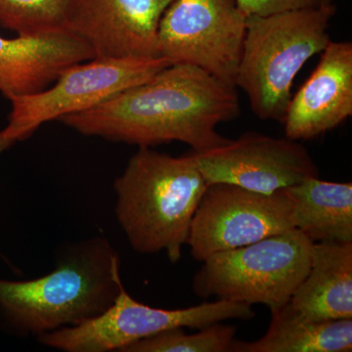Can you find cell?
Masks as SVG:
<instances>
[{
    "label": "cell",
    "instance_id": "cell-1",
    "mask_svg": "<svg viewBox=\"0 0 352 352\" xmlns=\"http://www.w3.org/2000/svg\"><path fill=\"white\" fill-rule=\"evenodd\" d=\"M236 87L189 65L166 67L146 82L59 120L87 136L138 147L185 143L193 151L226 144L217 126L240 115Z\"/></svg>",
    "mask_w": 352,
    "mask_h": 352
},
{
    "label": "cell",
    "instance_id": "cell-2",
    "mask_svg": "<svg viewBox=\"0 0 352 352\" xmlns=\"http://www.w3.org/2000/svg\"><path fill=\"white\" fill-rule=\"evenodd\" d=\"M124 287L119 252L103 236L62 248L54 270L25 281L0 279V323L21 336L43 335L103 314Z\"/></svg>",
    "mask_w": 352,
    "mask_h": 352
},
{
    "label": "cell",
    "instance_id": "cell-3",
    "mask_svg": "<svg viewBox=\"0 0 352 352\" xmlns=\"http://www.w3.org/2000/svg\"><path fill=\"white\" fill-rule=\"evenodd\" d=\"M208 186L191 153L173 157L138 147L113 183L116 217L132 249L164 252L177 263Z\"/></svg>",
    "mask_w": 352,
    "mask_h": 352
},
{
    "label": "cell",
    "instance_id": "cell-4",
    "mask_svg": "<svg viewBox=\"0 0 352 352\" xmlns=\"http://www.w3.org/2000/svg\"><path fill=\"white\" fill-rule=\"evenodd\" d=\"M337 6L248 16L235 87L263 120H283L292 87L310 58L330 43L329 28Z\"/></svg>",
    "mask_w": 352,
    "mask_h": 352
},
{
    "label": "cell",
    "instance_id": "cell-5",
    "mask_svg": "<svg viewBox=\"0 0 352 352\" xmlns=\"http://www.w3.org/2000/svg\"><path fill=\"white\" fill-rule=\"evenodd\" d=\"M314 243L294 228L206 258L192 281L201 298L214 296L270 311L289 302L307 276Z\"/></svg>",
    "mask_w": 352,
    "mask_h": 352
},
{
    "label": "cell",
    "instance_id": "cell-6",
    "mask_svg": "<svg viewBox=\"0 0 352 352\" xmlns=\"http://www.w3.org/2000/svg\"><path fill=\"white\" fill-rule=\"evenodd\" d=\"M256 317L252 305L217 300L195 307L164 309L143 305L132 298L124 287L103 314L76 326L38 336L44 346L65 352H122L138 340L175 328L201 329L238 319Z\"/></svg>",
    "mask_w": 352,
    "mask_h": 352
},
{
    "label": "cell",
    "instance_id": "cell-7",
    "mask_svg": "<svg viewBox=\"0 0 352 352\" xmlns=\"http://www.w3.org/2000/svg\"><path fill=\"white\" fill-rule=\"evenodd\" d=\"M170 65L163 57L94 58L72 65L45 89L9 98L12 108L0 135L14 143L25 140L45 122L94 108Z\"/></svg>",
    "mask_w": 352,
    "mask_h": 352
},
{
    "label": "cell",
    "instance_id": "cell-8",
    "mask_svg": "<svg viewBox=\"0 0 352 352\" xmlns=\"http://www.w3.org/2000/svg\"><path fill=\"white\" fill-rule=\"evenodd\" d=\"M247 17L235 0H173L159 25L160 56L235 87Z\"/></svg>",
    "mask_w": 352,
    "mask_h": 352
},
{
    "label": "cell",
    "instance_id": "cell-9",
    "mask_svg": "<svg viewBox=\"0 0 352 352\" xmlns=\"http://www.w3.org/2000/svg\"><path fill=\"white\" fill-rule=\"evenodd\" d=\"M295 228L283 190L261 194L228 183L208 184L197 208L187 245L203 263L220 252L237 249Z\"/></svg>",
    "mask_w": 352,
    "mask_h": 352
},
{
    "label": "cell",
    "instance_id": "cell-10",
    "mask_svg": "<svg viewBox=\"0 0 352 352\" xmlns=\"http://www.w3.org/2000/svg\"><path fill=\"white\" fill-rule=\"evenodd\" d=\"M190 153L208 184L228 183L270 195L319 177L307 148L288 138L249 131L219 147Z\"/></svg>",
    "mask_w": 352,
    "mask_h": 352
},
{
    "label": "cell",
    "instance_id": "cell-11",
    "mask_svg": "<svg viewBox=\"0 0 352 352\" xmlns=\"http://www.w3.org/2000/svg\"><path fill=\"white\" fill-rule=\"evenodd\" d=\"M173 0H71L67 29L99 59L161 57L157 31Z\"/></svg>",
    "mask_w": 352,
    "mask_h": 352
},
{
    "label": "cell",
    "instance_id": "cell-12",
    "mask_svg": "<svg viewBox=\"0 0 352 352\" xmlns=\"http://www.w3.org/2000/svg\"><path fill=\"white\" fill-rule=\"evenodd\" d=\"M352 115V43L332 41L287 109L282 122L286 138L309 140L346 122Z\"/></svg>",
    "mask_w": 352,
    "mask_h": 352
},
{
    "label": "cell",
    "instance_id": "cell-13",
    "mask_svg": "<svg viewBox=\"0 0 352 352\" xmlns=\"http://www.w3.org/2000/svg\"><path fill=\"white\" fill-rule=\"evenodd\" d=\"M94 53L69 31L36 36H0V92L6 97L41 91L72 65L94 59Z\"/></svg>",
    "mask_w": 352,
    "mask_h": 352
},
{
    "label": "cell",
    "instance_id": "cell-14",
    "mask_svg": "<svg viewBox=\"0 0 352 352\" xmlns=\"http://www.w3.org/2000/svg\"><path fill=\"white\" fill-rule=\"evenodd\" d=\"M289 303L314 320L352 319V242L314 243L309 270Z\"/></svg>",
    "mask_w": 352,
    "mask_h": 352
},
{
    "label": "cell",
    "instance_id": "cell-15",
    "mask_svg": "<svg viewBox=\"0 0 352 352\" xmlns=\"http://www.w3.org/2000/svg\"><path fill=\"white\" fill-rule=\"evenodd\" d=\"M270 328L252 342L235 340L232 352H351L352 319L314 320L288 302L270 311Z\"/></svg>",
    "mask_w": 352,
    "mask_h": 352
},
{
    "label": "cell",
    "instance_id": "cell-16",
    "mask_svg": "<svg viewBox=\"0 0 352 352\" xmlns=\"http://www.w3.org/2000/svg\"><path fill=\"white\" fill-rule=\"evenodd\" d=\"M295 228L312 243L352 242V183L309 178L283 189Z\"/></svg>",
    "mask_w": 352,
    "mask_h": 352
},
{
    "label": "cell",
    "instance_id": "cell-17",
    "mask_svg": "<svg viewBox=\"0 0 352 352\" xmlns=\"http://www.w3.org/2000/svg\"><path fill=\"white\" fill-rule=\"evenodd\" d=\"M71 0H0V25L18 36H36L67 29Z\"/></svg>",
    "mask_w": 352,
    "mask_h": 352
},
{
    "label": "cell",
    "instance_id": "cell-18",
    "mask_svg": "<svg viewBox=\"0 0 352 352\" xmlns=\"http://www.w3.org/2000/svg\"><path fill=\"white\" fill-rule=\"evenodd\" d=\"M235 335L236 328L222 322L194 333L175 328L133 342L122 352H232Z\"/></svg>",
    "mask_w": 352,
    "mask_h": 352
},
{
    "label": "cell",
    "instance_id": "cell-19",
    "mask_svg": "<svg viewBox=\"0 0 352 352\" xmlns=\"http://www.w3.org/2000/svg\"><path fill=\"white\" fill-rule=\"evenodd\" d=\"M247 16H267L271 14L322 8L333 6L335 0H235Z\"/></svg>",
    "mask_w": 352,
    "mask_h": 352
},
{
    "label": "cell",
    "instance_id": "cell-20",
    "mask_svg": "<svg viewBox=\"0 0 352 352\" xmlns=\"http://www.w3.org/2000/svg\"><path fill=\"white\" fill-rule=\"evenodd\" d=\"M13 144H15V143L0 135V155L6 151V150L8 149V148H10Z\"/></svg>",
    "mask_w": 352,
    "mask_h": 352
}]
</instances>
